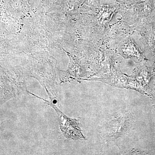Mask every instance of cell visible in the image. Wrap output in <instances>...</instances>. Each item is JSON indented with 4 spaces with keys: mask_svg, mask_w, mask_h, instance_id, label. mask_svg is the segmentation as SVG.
Returning a JSON list of instances; mask_svg holds the SVG:
<instances>
[{
    "mask_svg": "<svg viewBox=\"0 0 155 155\" xmlns=\"http://www.w3.org/2000/svg\"><path fill=\"white\" fill-rule=\"evenodd\" d=\"M119 52L126 58H130L136 61L143 59V56L137 45L131 39H127L121 43Z\"/></svg>",
    "mask_w": 155,
    "mask_h": 155,
    "instance_id": "3",
    "label": "cell"
},
{
    "mask_svg": "<svg viewBox=\"0 0 155 155\" xmlns=\"http://www.w3.org/2000/svg\"><path fill=\"white\" fill-rule=\"evenodd\" d=\"M139 12L143 16H147L151 13L153 8L148 1H145L142 3L138 7Z\"/></svg>",
    "mask_w": 155,
    "mask_h": 155,
    "instance_id": "5",
    "label": "cell"
},
{
    "mask_svg": "<svg viewBox=\"0 0 155 155\" xmlns=\"http://www.w3.org/2000/svg\"><path fill=\"white\" fill-rule=\"evenodd\" d=\"M31 94L35 96L38 98L41 99L43 101L45 102L46 104L49 105L54 108L59 115L60 118V128L64 137L66 138H71L73 139H84V137L82 135L81 131L80 128L78 126V123L77 120L71 119L66 115L63 114L62 112L55 105L53 104L51 101H46L43 99L37 96Z\"/></svg>",
    "mask_w": 155,
    "mask_h": 155,
    "instance_id": "2",
    "label": "cell"
},
{
    "mask_svg": "<svg viewBox=\"0 0 155 155\" xmlns=\"http://www.w3.org/2000/svg\"><path fill=\"white\" fill-rule=\"evenodd\" d=\"M89 4L93 6H99L100 5L101 0H88Z\"/></svg>",
    "mask_w": 155,
    "mask_h": 155,
    "instance_id": "6",
    "label": "cell"
},
{
    "mask_svg": "<svg viewBox=\"0 0 155 155\" xmlns=\"http://www.w3.org/2000/svg\"><path fill=\"white\" fill-rule=\"evenodd\" d=\"M130 116L128 113L122 112L112 117L105 125L106 137L108 138H116L126 133L131 126Z\"/></svg>",
    "mask_w": 155,
    "mask_h": 155,
    "instance_id": "1",
    "label": "cell"
},
{
    "mask_svg": "<svg viewBox=\"0 0 155 155\" xmlns=\"http://www.w3.org/2000/svg\"><path fill=\"white\" fill-rule=\"evenodd\" d=\"M118 8L116 5H104L100 8L99 12V19L103 24H106L112 19Z\"/></svg>",
    "mask_w": 155,
    "mask_h": 155,
    "instance_id": "4",
    "label": "cell"
}]
</instances>
